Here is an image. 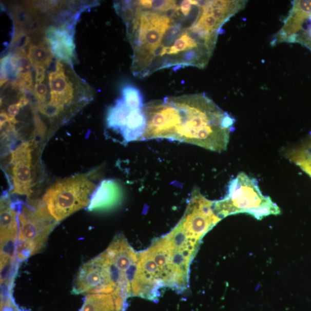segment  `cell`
Instances as JSON below:
<instances>
[{"instance_id":"cell-1","label":"cell","mask_w":311,"mask_h":311,"mask_svg":"<svg viewBox=\"0 0 311 311\" xmlns=\"http://www.w3.org/2000/svg\"><path fill=\"white\" fill-rule=\"evenodd\" d=\"M115 8L133 49L132 72L140 78L170 68H204L224 26L206 1L141 0Z\"/></svg>"},{"instance_id":"cell-2","label":"cell","mask_w":311,"mask_h":311,"mask_svg":"<svg viewBox=\"0 0 311 311\" xmlns=\"http://www.w3.org/2000/svg\"><path fill=\"white\" fill-rule=\"evenodd\" d=\"M143 110L146 129L140 141L167 139L221 153L234 130V118L205 93L153 100Z\"/></svg>"},{"instance_id":"cell-3","label":"cell","mask_w":311,"mask_h":311,"mask_svg":"<svg viewBox=\"0 0 311 311\" xmlns=\"http://www.w3.org/2000/svg\"><path fill=\"white\" fill-rule=\"evenodd\" d=\"M214 209L221 219L238 213L250 215L257 220L278 215L280 209L269 197L263 196L256 179L241 172L230 181L224 199L214 201Z\"/></svg>"},{"instance_id":"cell-4","label":"cell","mask_w":311,"mask_h":311,"mask_svg":"<svg viewBox=\"0 0 311 311\" xmlns=\"http://www.w3.org/2000/svg\"><path fill=\"white\" fill-rule=\"evenodd\" d=\"M127 289L125 275L104 251L80 267L72 294H112L123 293Z\"/></svg>"},{"instance_id":"cell-5","label":"cell","mask_w":311,"mask_h":311,"mask_svg":"<svg viewBox=\"0 0 311 311\" xmlns=\"http://www.w3.org/2000/svg\"><path fill=\"white\" fill-rule=\"evenodd\" d=\"M95 189V184L85 177L66 179L49 188L42 204L56 222H60L75 212L88 206Z\"/></svg>"},{"instance_id":"cell-6","label":"cell","mask_w":311,"mask_h":311,"mask_svg":"<svg viewBox=\"0 0 311 311\" xmlns=\"http://www.w3.org/2000/svg\"><path fill=\"white\" fill-rule=\"evenodd\" d=\"M20 205L18 238L25 240L34 249L35 254L44 247L47 239L57 222L41 204L36 207Z\"/></svg>"},{"instance_id":"cell-7","label":"cell","mask_w":311,"mask_h":311,"mask_svg":"<svg viewBox=\"0 0 311 311\" xmlns=\"http://www.w3.org/2000/svg\"><path fill=\"white\" fill-rule=\"evenodd\" d=\"M220 220L214 209V201L206 199L199 188H195L185 213L179 223L188 237L200 242Z\"/></svg>"},{"instance_id":"cell-8","label":"cell","mask_w":311,"mask_h":311,"mask_svg":"<svg viewBox=\"0 0 311 311\" xmlns=\"http://www.w3.org/2000/svg\"><path fill=\"white\" fill-rule=\"evenodd\" d=\"M65 72L64 65L59 60L55 71L49 75L50 101L48 105L42 104L38 107L40 111L46 115H58L74 100L76 88Z\"/></svg>"},{"instance_id":"cell-9","label":"cell","mask_w":311,"mask_h":311,"mask_svg":"<svg viewBox=\"0 0 311 311\" xmlns=\"http://www.w3.org/2000/svg\"><path fill=\"white\" fill-rule=\"evenodd\" d=\"M32 144L25 142L11 152V167L13 192L30 197L34 186L32 175Z\"/></svg>"},{"instance_id":"cell-10","label":"cell","mask_w":311,"mask_h":311,"mask_svg":"<svg viewBox=\"0 0 311 311\" xmlns=\"http://www.w3.org/2000/svg\"><path fill=\"white\" fill-rule=\"evenodd\" d=\"M123 197L120 183L114 180L103 181L93 191L88 209L90 211L110 210L120 205Z\"/></svg>"},{"instance_id":"cell-11","label":"cell","mask_w":311,"mask_h":311,"mask_svg":"<svg viewBox=\"0 0 311 311\" xmlns=\"http://www.w3.org/2000/svg\"><path fill=\"white\" fill-rule=\"evenodd\" d=\"M45 42L49 45L53 55L65 63L74 57L72 26L63 24L58 27H50L45 33Z\"/></svg>"},{"instance_id":"cell-12","label":"cell","mask_w":311,"mask_h":311,"mask_svg":"<svg viewBox=\"0 0 311 311\" xmlns=\"http://www.w3.org/2000/svg\"><path fill=\"white\" fill-rule=\"evenodd\" d=\"M18 211L7 197L1 201V241L17 240L18 227Z\"/></svg>"},{"instance_id":"cell-13","label":"cell","mask_w":311,"mask_h":311,"mask_svg":"<svg viewBox=\"0 0 311 311\" xmlns=\"http://www.w3.org/2000/svg\"><path fill=\"white\" fill-rule=\"evenodd\" d=\"M131 108L127 106L122 99L118 100L114 106L110 108L107 116L108 128L123 133L126 128L128 116Z\"/></svg>"},{"instance_id":"cell-14","label":"cell","mask_w":311,"mask_h":311,"mask_svg":"<svg viewBox=\"0 0 311 311\" xmlns=\"http://www.w3.org/2000/svg\"><path fill=\"white\" fill-rule=\"evenodd\" d=\"M27 56L33 67L35 69L38 67L48 68L54 55L49 45L45 41H40L38 44H28Z\"/></svg>"},{"instance_id":"cell-15","label":"cell","mask_w":311,"mask_h":311,"mask_svg":"<svg viewBox=\"0 0 311 311\" xmlns=\"http://www.w3.org/2000/svg\"><path fill=\"white\" fill-rule=\"evenodd\" d=\"M80 311H117L112 294H93L87 296Z\"/></svg>"},{"instance_id":"cell-16","label":"cell","mask_w":311,"mask_h":311,"mask_svg":"<svg viewBox=\"0 0 311 311\" xmlns=\"http://www.w3.org/2000/svg\"><path fill=\"white\" fill-rule=\"evenodd\" d=\"M122 100L131 109H138L144 106L142 95L139 89L134 87L126 86L122 89Z\"/></svg>"},{"instance_id":"cell-17","label":"cell","mask_w":311,"mask_h":311,"mask_svg":"<svg viewBox=\"0 0 311 311\" xmlns=\"http://www.w3.org/2000/svg\"><path fill=\"white\" fill-rule=\"evenodd\" d=\"M48 87L43 83L35 84L34 95L37 101L42 103L45 102L48 95Z\"/></svg>"},{"instance_id":"cell-18","label":"cell","mask_w":311,"mask_h":311,"mask_svg":"<svg viewBox=\"0 0 311 311\" xmlns=\"http://www.w3.org/2000/svg\"><path fill=\"white\" fill-rule=\"evenodd\" d=\"M35 84L42 83L45 79L46 68L38 67L35 69Z\"/></svg>"},{"instance_id":"cell-19","label":"cell","mask_w":311,"mask_h":311,"mask_svg":"<svg viewBox=\"0 0 311 311\" xmlns=\"http://www.w3.org/2000/svg\"><path fill=\"white\" fill-rule=\"evenodd\" d=\"M23 107L22 104L18 101L17 103L13 104L8 107V114L11 118H15L20 112L21 108Z\"/></svg>"},{"instance_id":"cell-20","label":"cell","mask_w":311,"mask_h":311,"mask_svg":"<svg viewBox=\"0 0 311 311\" xmlns=\"http://www.w3.org/2000/svg\"><path fill=\"white\" fill-rule=\"evenodd\" d=\"M11 121V118L9 116L6 112L3 111L1 113V119H0V124H1V128H3L5 124L9 123Z\"/></svg>"}]
</instances>
